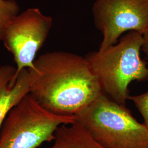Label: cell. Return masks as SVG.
I'll return each mask as SVG.
<instances>
[{"label": "cell", "mask_w": 148, "mask_h": 148, "mask_svg": "<svg viewBox=\"0 0 148 148\" xmlns=\"http://www.w3.org/2000/svg\"><path fill=\"white\" fill-rule=\"evenodd\" d=\"M28 70L29 94L43 108L58 115L75 118L103 93L87 60L76 54H43Z\"/></svg>", "instance_id": "1"}, {"label": "cell", "mask_w": 148, "mask_h": 148, "mask_svg": "<svg viewBox=\"0 0 148 148\" xmlns=\"http://www.w3.org/2000/svg\"><path fill=\"white\" fill-rule=\"evenodd\" d=\"M143 43L141 34L129 32L119 42L103 51L98 50L85 57L99 81L103 92L123 106H126L130 95V83L148 79L147 63L140 56Z\"/></svg>", "instance_id": "2"}, {"label": "cell", "mask_w": 148, "mask_h": 148, "mask_svg": "<svg viewBox=\"0 0 148 148\" xmlns=\"http://www.w3.org/2000/svg\"><path fill=\"white\" fill-rule=\"evenodd\" d=\"M103 148H148V130L103 92L75 117Z\"/></svg>", "instance_id": "3"}, {"label": "cell", "mask_w": 148, "mask_h": 148, "mask_svg": "<svg viewBox=\"0 0 148 148\" xmlns=\"http://www.w3.org/2000/svg\"><path fill=\"white\" fill-rule=\"evenodd\" d=\"M75 121L74 117L48 111L28 94L3 122L0 130V148H37L53 141L60 126Z\"/></svg>", "instance_id": "4"}, {"label": "cell", "mask_w": 148, "mask_h": 148, "mask_svg": "<svg viewBox=\"0 0 148 148\" xmlns=\"http://www.w3.org/2000/svg\"><path fill=\"white\" fill-rule=\"evenodd\" d=\"M53 25V19L37 8L18 14L5 29L2 41L13 56L16 73L32 68Z\"/></svg>", "instance_id": "5"}, {"label": "cell", "mask_w": 148, "mask_h": 148, "mask_svg": "<svg viewBox=\"0 0 148 148\" xmlns=\"http://www.w3.org/2000/svg\"><path fill=\"white\" fill-rule=\"evenodd\" d=\"M92 12L103 37L100 51L116 44L123 33L143 35L148 27V0H96Z\"/></svg>", "instance_id": "6"}, {"label": "cell", "mask_w": 148, "mask_h": 148, "mask_svg": "<svg viewBox=\"0 0 148 148\" xmlns=\"http://www.w3.org/2000/svg\"><path fill=\"white\" fill-rule=\"evenodd\" d=\"M28 69L16 73L10 65H0V130L11 110L30 93Z\"/></svg>", "instance_id": "7"}, {"label": "cell", "mask_w": 148, "mask_h": 148, "mask_svg": "<svg viewBox=\"0 0 148 148\" xmlns=\"http://www.w3.org/2000/svg\"><path fill=\"white\" fill-rule=\"evenodd\" d=\"M53 141L49 148H103L75 121L59 127Z\"/></svg>", "instance_id": "8"}, {"label": "cell", "mask_w": 148, "mask_h": 148, "mask_svg": "<svg viewBox=\"0 0 148 148\" xmlns=\"http://www.w3.org/2000/svg\"><path fill=\"white\" fill-rule=\"evenodd\" d=\"M19 7L16 0H0V41L6 28L19 14Z\"/></svg>", "instance_id": "9"}, {"label": "cell", "mask_w": 148, "mask_h": 148, "mask_svg": "<svg viewBox=\"0 0 148 148\" xmlns=\"http://www.w3.org/2000/svg\"><path fill=\"white\" fill-rule=\"evenodd\" d=\"M129 100L132 101L144 119V125L148 130V90L142 95H130Z\"/></svg>", "instance_id": "10"}, {"label": "cell", "mask_w": 148, "mask_h": 148, "mask_svg": "<svg viewBox=\"0 0 148 148\" xmlns=\"http://www.w3.org/2000/svg\"><path fill=\"white\" fill-rule=\"evenodd\" d=\"M143 43L142 49L144 53L148 56V27L143 33Z\"/></svg>", "instance_id": "11"}]
</instances>
